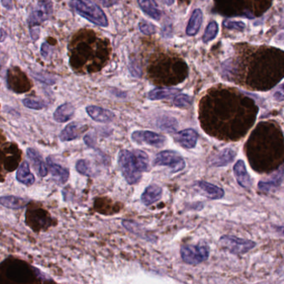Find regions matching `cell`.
<instances>
[{"mask_svg":"<svg viewBox=\"0 0 284 284\" xmlns=\"http://www.w3.org/2000/svg\"><path fill=\"white\" fill-rule=\"evenodd\" d=\"M139 29H140L142 33L147 35H150V34H154L156 32V27L153 24V23H149L148 21H142L138 24Z\"/></svg>","mask_w":284,"mask_h":284,"instance_id":"cell-31","label":"cell"},{"mask_svg":"<svg viewBox=\"0 0 284 284\" xmlns=\"http://www.w3.org/2000/svg\"><path fill=\"white\" fill-rule=\"evenodd\" d=\"M236 157V151L231 148H227L219 152L211 159L212 166L224 167L231 164Z\"/></svg>","mask_w":284,"mask_h":284,"instance_id":"cell-16","label":"cell"},{"mask_svg":"<svg viewBox=\"0 0 284 284\" xmlns=\"http://www.w3.org/2000/svg\"><path fill=\"white\" fill-rule=\"evenodd\" d=\"M163 195V189L161 187L157 184H151L149 187H147L144 193L141 196V201L146 205L150 206L154 203L160 200Z\"/></svg>","mask_w":284,"mask_h":284,"instance_id":"cell-15","label":"cell"},{"mask_svg":"<svg viewBox=\"0 0 284 284\" xmlns=\"http://www.w3.org/2000/svg\"><path fill=\"white\" fill-rule=\"evenodd\" d=\"M27 155L31 163L33 164L38 176L45 177L48 174V168L40 154H38L35 149L29 148L27 149Z\"/></svg>","mask_w":284,"mask_h":284,"instance_id":"cell-18","label":"cell"},{"mask_svg":"<svg viewBox=\"0 0 284 284\" xmlns=\"http://www.w3.org/2000/svg\"><path fill=\"white\" fill-rule=\"evenodd\" d=\"M197 189H199L200 192L203 193L208 199H220L224 196V189L219 188V187L214 185V184H210L208 182L199 181L195 184Z\"/></svg>","mask_w":284,"mask_h":284,"instance_id":"cell-14","label":"cell"},{"mask_svg":"<svg viewBox=\"0 0 284 284\" xmlns=\"http://www.w3.org/2000/svg\"><path fill=\"white\" fill-rule=\"evenodd\" d=\"M180 254L183 261L186 264L197 265L209 259V247L204 244H184L181 247Z\"/></svg>","mask_w":284,"mask_h":284,"instance_id":"cell-3","label":"cell"},{"mask_svg":"<svg viewBox=\"0 0 284 284\" xmlns=\"http://www.w3.org/2000/svg\"><path fill=\"white\" fill-rule=\"evenodd\" d=\"M30 275V271L23 264H11L7 269V276L15 283H26Z\"/></svg>","mask_w":284,"mask_h":284,"instance_id":"cell-10","label":"cell"},{"mask_svg":"<svg viewBox=\"0 0 284 284\" xmlns=\"http://www.w3.org/2000/svg\"><path fill=\"white\" fill-rule=\"evenodd\" d=\"M179 92L180 89L176 88H157L150 91L148 97L151 100H161L176 95Z\"/></svg>","mask_w":284,"mask_h":284,"instance_id":"cell-24","label":"cell"},{"mask_svg":"<svg viewBox=\"0 0 284 284\" xmlns=\"http://www.w3.org/2000/svg\"><path fill=\"white\" fill-rule=\"evenodd\" d=\"M219 244L224 249L235 255L247 254L256 246L255 242L229 235L222 236L219 239Z\"/></svg>","mask_w":284,"mask_h":284,"instance_id":"cell-4","label":"cell"},{"mask_svg":"<svg viewBox=\"0 0 284 284\" xmlns=\"http://www.w3.org/2000/svg\"><path fill=\"white\" fill-rule=\"evenodd\" d=\"M154 164L158 166L169 167L173 173L182 171L186 164L183 157L174 150L160 152L155 157Z\"/></svg>","mask_w":284,"mask_h":284,"instance_id":"cell-6","label":"cell"},{"mask_svg":"<svg viewBox=\"0 0 284 284\" xmlns=\"http://www.w3.org/2000/svg\"><path fill=\"white\" fill-rule=\"evenodd\" d=\"M129 70H130L132 75L134 76L136 78H139L142 75V70H141L140 66L138 64L137 60L130 61Z\"/></svg>","mask_w":284,"mask_h":284,"instance_id":"cell-32","label":"cell"},{"mask_svg":"<svg viewBox=\"0 0 284 284\" xmlns=\"http://www.w3.org/2000/svg\"><path fill=\"white\" fill-rule=\"evenodd\" d=\"M94 1L101 3L102 5L104 6L106 8H109V7L115 5L119 2V0H94Z\"/></svg>","mask_w":284,"mask_h":284,"instance_id":"cell-34","label":"cell"},{"mask_svg":"<svg viewBox=\"0 0 284 284\" xmlns=\"http://www.w3.org/2000/svg\"><path fill=\"white\" fill-rule=\"evenodd\" d=\"M219 32V25L215 21H213L209 23V25L206 28L205 33L203 36V41L204 43H208L209 41L214 40L216 38L217 34Z\"/></svg>","mask_w":284,"mask_h":284,"instance_id":"cell-26","label":"cell"},{"mask_svg":"<svg viewBox=\"0 0 284 284\" xmlns=\"http://www.w3.org/2000/svg\"><path fill=\"white\" fill-rule=\"evenodd\" d=\"M76 169L79 174L85 175V176H92V169L89 162L85 159H80L76 164Z\"/></svg>","mask_w":284,"mask_h":284,"instance_id":"cell-29","label":"cell"},{"mask_svg":"<svg viewBox=\"0 0 284 284\" xmlns=\"http://www.w3.org/2000/svg\"><path fill=\"white\" fill-rule=\"evenodd\" d=\"M33 77H34L37 80L41 82V83H45V84H48V85H52L53 83H55V80H54L53 78L48 77V76L43 75V74H37V73L34 74V73H33Z\"/></svg>","mask_w":284,"mask_h":284,"instance_id":"cell-33","label":"cell"},{"mask_svg":"<svg viewBox=\"0 0 284 284\" xmlns=\"http://www.w3.org/2000/svg\"><path fill=\"white\" fill-rule=\"evenodd\" d=\"M75 108L70 103H65L59 106L53 113V118L57 123H66L73 118Z\"/></svg>","mask_w":284,"mask_h":284,"instance_id":"cell-19","label":"cell"},{"mask_svg":"<svg viewBox=\"0 0 284 284\" xmlns=\"http://www.w3.org/2000/svg\"><path fill=\"white\" fill-rule=\"evenodd\" d=\"M118 165L128 184H138L142 179L143 172L149 170V159L144 151L135 149L129 151L123 149L119 152Z\"/></svg>","mask_w":284,"mask_h":284,"instance_id":"cell-1","label":"cell"},{"mask_svg":"<svg viewBox=\"0 0 284 284\" xmlns=\"http://www.w3.org/2000/svg\"><path fill=\"white\" fill-rule=\"evenodd\" d=\"M16 179L19 183L27 185V186H30L34 183L35 178L31 173L30 167L28 162H23V164L19 166L16 173Z\"/></svg>","mask_w":284,"mask_h":284,"instance_id":"cell-22","label":"cell"},{"mask_svg":"<svg viewBox=\"0 0 284 284\" xmlns=\"http://www.w3.org/2000/svg\"><path fill=\"white\" fill-rule=\"evenodd\" d=\"M23 103L26 108L34 109V110H41V109L47 107V103L45 102L33 99V98H25V99H23Z\"/></svg>","mask_w":284,"mask_h":284,"instance_id":"cell-28","label":"cell"},{"mask_svg":"<svg viewBox=\"0 0 284 284\" xmlns=\"http://www.w3.org/2000/svg\"><path fill=\"white\" fill-rule=\"evenodd\" d=\"M141 9L155 20H159L162 17V12L154 0H138Z\"/></svg>","mask_w":284,"mask_h":284,"instance_id":"cell-21","label":"cell"},{"mask_svg":"<svg viewBox=\"0 0 284 284\" xmlns=\"http://www.w3.org/2000/svg\"><path fill=\"white\" fill-rule=\"evenodd\" d=\"M192 98L189 95L184 94V93H180L177 94L175 98H174V104L178 107V108H188L191 105Z\"/></svg>","mask_w":284,"mask_h":284,"instance_id":"cell-27","label":"cell"},{"mask_svg":"<svg viewBox=\"0 0 284 284\" xmlns=\"http://www.w3.org/2000/svg\"><path fill=\"white\" fill-rule=\"evenodd\" d=\"M53 3L50 0H40L31 11L28 16V23L29 28L33 29L37 26L48 20L53 13Z\"/></svg>","mask_w":284,"mask_h":284,"instance_id":"cell-5","label":"cell"},{"mask_svg":"<svg viewBox=\"0 0 284 284\" xmlns=\"http://www.w3.org/2000/svg\"><path fill=\"white\" fill-rule=\"evenodd\" d=\"M274 98H275L276 100L280 101V102L284 100V88H283V86L280 87L279 90L275 92V93H274Z\"/></svg>","mask_w":284,"mask_h":284,"instance_id":"cell-36","label":"cell"},{"mask_svg":"<svg viewBox=\"0 0 284 284\" xmlns=\"http://www.w3.org/2000/svg\"><path fill=\"white\" fill-rule=\"evenodd\" d=\"M49 49H50V46L48 45L47 43H43L41 48V53L43 57H47L48 53H49Z\"/></svg>","mask_w":284,"mask_h":284,"instance_id":"cell-37","label":"cell"},{"mask_svg":"<svg viewBox=\"0 0 284 284\" xmlns=\"http://www.w3.org/2000/svg\"><path fill=\"white\" fill-rule=\"evenodd\" d=\"M198 137L199 134L193 128H187L177 133L175 140L184 149H191L196 146Z\"/></svg>","mask_w":284,"mask_h":284,"instance_id":"cell-8","label":"cell"},{"mask_svg":"<svg viewBox=\"0 0 284 284\" xmlns=\"http://www.w3.org/2000/svg\"><path fill=\"white\" fill-rule=\"evenodd\" d=\"M47 164H48V169L50 171L51 175L56 181L59 184H65L68 180L69 177V171L68 169L63 168L59 164H56L50 158L47 159Z\"/></svg>","mask_w":284,"mask_h":284,"instance_id":"cell-17","label":"cell"},{"mask_svg":"<svg viewBox=\"0 0 284 284\" xmlns=\"http://www.w3.org/2000/svg\"><path fill=\"white\" fill-rule=\"evenodd\" d=\"M88 116L98 123H109L113 120L115 114L112 111L98 106L90 105L86 108Z\"/></svg>","mask_w":284,"mask_h":284,"instance_id":"cell-9","label":"cell"},{"mask_svg":"<svg viewBox=\"0 0 284 284\" xmlns=\"http://www.w3.org/2000/svg\"><path fill=\"white\" fill-rule=\"evenodd\" d=\"M234 176L238 184L244 189H250L253 185L251 177L247 171L246 166L243 160H239L234 167Z\"/></svg>","mask_w":284,"mask_h":284,"instance_id":"cell-12","label":"cell"},{"mask_svg":"<svg viewBox=\"0 0 284 284\" xmlns=\"http://www.w3.org/2000/svg\"><path fill=\"white\" fill-rule=\"evenodd\" d=\"M157 124L159 128L166 132H174L177 130L178 128V121L173 117H169V116H164L159 118V120L157 121Z\"/></svg>","mask_w":284,"mask_h":284,"instance_id":"cell-25","label":"cell"},{"mask_svg":"<svg viewBox=\"0 0 284 284\" xmlns=\"http://www.w3.org/2000/svg\"><path fill=\"white\" fill-rule=\"evenodd\" d=\"M283 179H284V169H283V165H281L278 172H276V174H274L272 176L271 179L266 181L259 182V190L264 193L277 191L283 184Z\"/></svg>","mask_w":284,"mask_h":284,"instance_id":"cell-11","label":"cell"},{"mask_svg":"<svg viewBox=\"0 0 284 284\" xmlns=\"http://www.w3.org/2000/svg\"><path fill=\"white\" fill-rule=\"evenodd\" d=\"M87 126L73 122L66 126L60 133V140L63 142H69L80 137L81 134L85 131Z\"/></svg>","mask_w":284,"mask_h":284,"instance_id":"cell-13","label":"cell"},{"mask_svg":"<svg viewBox=\"0 0 284 284\" xmlns=\"http://www.w3.org/2000/svg\"><path fill=\"white\" fill-rule=\"evenodd\" d=\"M203 22V12L201 9L197 8L192 13L189 24L187 26L186 33L189 36H194L199 32Z\"/></svg>","mask_w":284,"mask_h":284,"instance_id":"cell-23","label":"cell"},{"mask_svg":"<svg viewBox=\"0 0 284 284\" xmlns=\"http://www.w3.org/2000/svg\"><path fill=\"white\" fill-rule=\"evenodd\" d=\"M70 5L76 13L91 23L101 27H108L105 13L97 4L89 0H71Z\"/></svg>","mask_w":284,"mask_h":284,"instance_id":"cell-2","label":"cell"},{"mask_svg":"<svg viewBox=\"0 0 284 284\" xmlns=\"http://www.w3.org/2000/svg\"><path fill=\"white\" fill-rule=\"evenodd\" d=\"M131 138L137 144H146L155 148H161L166 143L164 136L149 130L135 131L132 133Z\"/></svg>","mask_w":284,"mask_h":284,"instance_id":"cell-7","label":"cell"},{"mask_svg":"<svg viewBox=\"0 0 284 284\" xmlns=\"http://www.w3.org/2000/svg\"><path fill=\"white\" fill-rule=\"evenodd\" d=\"M29 199L17 196L0 197V204L7 209H21L28 206Z\"/></svg>","mask_w":284,"mask_h":284,"instance_id":"cell-20","label":"cell"},{"mask_svg":"<svg viewBox=\"0 0 284 284\" xmlns=\"http://www.w3.org/2000/svg\"><path fill=\"white\" fill-rule=\"evenodd\" d=\"M223 25H224L225 28H229V29L238 31H244V28L246 27L244 22H241V21L228 20V19L224 21Z\"/></svg>","mask_w":284,"mask_h":284,"instance_id":"cell-30","label":"cell"},{"mask_svg":"<svg viewBox=\"0 0 284 284\" xmlns=\"http://www.w3.org/2000/svg\"><path fill=\"white\" fill-rule=\"evenodd\" d=\"M161 3H164L168 6H171L174 4V0H159Z\"/></svg>","mask_w":284,"mask_h":284,"instance_id":"cell-38","label":"cell"},{"mask_svg":"<svg viewBox=\"0 0 284 284\" xmlns=\"http://www.w3.org/2000/svg\"><path fill=\"white\" fill-rule=\"evenodd\" d=\"M84 142L85 144L88 145V147H91V148H93L94 147V138H93L92 134H87L84 137Z\"/></svg>","mask_w":284,"mask_h":284,"instance_id":"cell-35","label":"cell"}]
</instances>
